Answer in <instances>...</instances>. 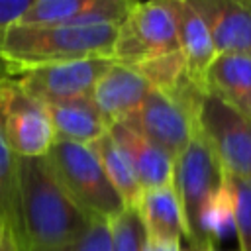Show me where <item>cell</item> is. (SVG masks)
<instances>
[{"label": "cell", "instance_id": "obj_1", "mask_svg": "<svg viewBox=\"0 0 251 251\" xmlns=\"http://www.w3.org/2000/svg\"><path fill=\"white\" fill-rule=\"evenodd\" d=\"M18 241L22 251H41L69 243L96 222L61 186L47 157H16Z\"/></svg>", "mask_w": 251, "mask_h": 251}, {"label": "cell", "instance_id": "obj_2", "mask_svg": "<svg viewBox=\"0 0 251 251\" xmlns=\"http://www.w3.org/2000/svg\"><path fill=\"white\" fill-rule=\"evenodd\" d=\"M118 27L116 24L45 27L14 24L0 41V59L8 76L51 63L88 57L114 59Z\"/></svg>", "mask_w": 251, "mask_h": 251}, {"label": "cell", "instance_id": "obj_3", "mask_svg": "<svg viewBox=\"0 0 251 251\" xmlns=\"http://www.w3.org/2000/svg\"><path fill=\"white\" fill-rule=\"evenodd\" d=\"M45 157L61 186L92 220L112 222L126 210L90 145L55 141Z\"/></svg>", "mask_w": 251, "mask_h": 251}, {"label": "cell", "instance_id": "obj_4", "mask_svg": "<svg viewBox=\"0 0 251 251\" xmlns=\"http://www.w3.org/2000/svg\"><path fill=\"white\" fill-rule=\"evenodd\" d=\"M178 51L176 22L169 0L133 2L129 14L118 27L114 61L137 67L145 61Z\"/></svg>", "mask_w": 251, "mask_h": 251}, {"label": "cell", "instance_id": "obj_5", "mask_svg": "<svg viewBox=\"0 0 251 251\" xmlns=\"http://www.w3.org/2000/svg\"><path fill=\"white\" fill-rule=\"evenodd\" d=\"M224 180V171L212 153L210 145L200 131L194 133L186 149L175 159V190L180 200L188 229V245L202 249L204 241L200 237V214L212 194L220 188Z\"/></svg>", "mask_w": 251, "mask_h": 251}, {"label": "cell", "instance_id": "obj_6", "mask_svg": "<svg viewBox=\"0 0 251 251\" xmlns=\"http://www.w3.org/2000/svg\"><path fill=\"white\" fill-rule=\"evenodd\" d=\"M0 133L16 157H45L55 143L53 124L41 102L12 76L0 78Z\"/></svg>", "mask_w": 251, "mask_h": 251}, {"label": "cell", "instance_id": "obj_7", "mask_svg": "<svg viewBox=\"0 0 251 251\" xmlns=\"http://www.w3.org/2000/svg\"><path fill=\"white\" fill-rule=\"evenodd\" d=\"M198 131L226 175L251 180V122L247 118L206 92L198 110Z\"/></svg>", "mask_w": 251, "mask_h": 251}, {"label": "cell", "instance_id": "obj_8", "mask_svg": "<svg viewBox=\"0 0 251 251\" xmlns=\"http://www.w3.org/2000/svg\"><path fill=\"white\" fill-rule=\"evenodd\" d=\"M114 59L88 57L33 67L16 76V84L41 104H59L78 98H92L94 86L112 67Z\"/></svg>", "mask_w": 251, "mask_h": 251}, {"label": "cell", "instance_id": "obj_9", "mask_svg": "<svg viewBox=\"0 0 251 251\" xmlns=\"http://www.w3.org/2000/svg\"><path fill=\"white\" fill-rule=\"evenodd\" d=\"M124 124L176 159L198 131V110L176 96L153 88Z\"/></svg>", "mask_w": 251, "mask_h": 251}, {"label": "cell", "instance_id": "obj_10", "mask_svg": "<svg viewBox=\"0 0 251 251\" xmlns=\"http://www.w3.org/2000/svg\"><path fill=\"white\" fill-rule=\"evenodd\" d=\"M131 0H35L18 24L45 25H120L129 14Z\"/></svg>", "mask_w": 251, "mask_h": 251}, {"label": "cell", "instance_id": "obj_11", "mask_svg": "<svg viewBox=\"0 0 251 251\" xmlns=\"http://www.w3.org/2000/svg\"><path fill=\"white\" fill-rule=\"evenodd\" d=\"M218 55L251 57V0H190Z\"/></svg>", "mask_w": 251, "mask_h": 251}, {"label": "cell", "instance_id": "obj_12", "mask_svg": "<svg viewBox=\"0 0 251 251\" xmlns=\"http://www.w3.org/2000/svg\"><path fill=\"white\" fill-rule=\"evenodd\" d=\"M153 86L135 69L114 61L92 92V102L108 126L126 122L149 96Z\"/></svg>", "mask_w": 251, "mask_h": 251}, {"label": "cell", "instance_id": "obj_13", "mask_svg": "<svg viewBox=\"0 0 251 251\" xmlns=\"http://www.w3.org/2000/svg\"><path fill=\"white\" fill-rule=\"evenodd\" d=\"M108 133L116 141V145L126 155L137 182L143 192L163 186H173L175 182V159L165 153L161 147L153 145L133 127L124 122L112 124Z\"/></svg>", "mask_w": 251, "mask_h": 251}, {"label": "cell", "instance_id": "obj_14", "mask_svg": "<svg viewBox=\"0 0 251 251\" xmlns=\"http://www.w3.org/2000/svg\"><path fill=\"white\" fill-rule=\"evenodd\" d=\"M169 6L176 22L178 47L184 59L186 75L194 84L206 90V73L218 55L210 31L200 14L192 8L190 0H169Z\"/></svg>", "mask_w": 251, "mask_h": 251}, {"label": "cell", "instance_id": "obj_15", "mask_svg": "<svg viewBox=\"0 0 251 251\" xmlns=\"http://www.w3.org/2000/svg\"><path fill=\"white\" fill-rule=\"evenodd\" d=\"M43 106L53 124L55 141L90 145L98 137H102L110 127L92 98H78Z\"/></svg>", "mask_w": 251, "mask_h": 251}, {"label": "cell", "instance_id": "obj_16", "mask_svg": "<svg viewBox=\"0 0 251 251\" xmlns=\"http://www.w3.org/2000/svg\"><path fill=\"white\" fill-rule=\"evenodd\" d=\"M206 90L251 122V57L216 55L206 73Z\"/></svg>", "mask_w": 251, "mask_h": 251}, {"label": "cell", "instance_id": "obj_17", "mask_svg": "<svg viewBox=\"0 0 251 251\" xmlns=\"http://www.w3.org/2000/svg\"><path fill=\"white\" fill-rule=\"evenodd\" d=\"M137 214L147 237L167 241H180L182 237L188 239L184 214L175 186L145 190L139 200Z\"/></svg>", "mask_w": 251, "mask_h": 251}, {"label": "cell", "instance_id": "obj_18", "mask_svg": "<svg viewBox=\"0 0 251 251\" xmlns=\"http://www.w3.org/2000/svg\"><path fill=\"white\" fill-rule=\"evenodd\" d=\"M90 147L98 155V159L102 163V169H104L106 176L110 178L112 186L116 188V192L120 194L124 206L127 210H137L139 200L143 196V188L137 182L126 155L116 145L112 135L106 131L102 137H98L94 143H90Z\"/></svg>", "mask_w": 251, "mask_h": 251}, {"label": "cell", "instance_id": "obj_19", "mask_svg": "<svg viewBox=\"0 0 251 251\" xmlns=\"http://www.w3.org/2000/svg\"><path fill=\"white\" fill-rule=\"evenodd\" d=\"M235 235V222H233V196L224 173V180L220 188L212 194L200 214V237L206 243L222 241L226 237Z\"/></svg>", "mask_w": 251, "mask_h": 251}, {"label": "cell", "instance_id": "obj_20", "mask_svg": "<svg viewBox=\"0 0 251 251\" xmlns=\"http://www.w3.org/2000/svg\"><path fill=\"white\" fill-rule=\"evenodd\" d=\"M0 222H4L18 237V173L16 155L0 133Z\"/></svg>", "mask_w": 251, "mask_h": 251}, {"label": "cell", "instance_id": "obj_21", "mask_svg": "<svg viewBox=\"0 0 251 251\" xmlns=\"http://www.w3.org/2000/svg\"><path fill=\"white\" fill-rule=\"evenodd\" d=\"M108 226L112 231V251H143L147 233L137 210L126 208Z\"/></svg>", "mask_w": 251, "mask_h": 251}, {"label": "cell", "instance_id": "obj_22", "mask_svg": "<svg viewBox=\"0 0 251 251\" xmlns=\"http://www.w3.org/2000/svg\"><path fill=\"white\" fill-rule=\"evenodd\" d=\"M227 176L233 196V222L239 251H251V180Z\"/></svg>", "mask_w": 251, "mask_h": 251}, {"label": "cell", "instance_id": "obj_23", "mask_svg": "<svg viewBox=\"0 0 251 251\" xmlns=\"http://www.w3.org/2000/svg\"><path fill=\"white\" fill-rule=\"evenodd\" d=\"M41 251H112V231L108 222L96 220L86 233H82L80 237L51 247V249H41Z\"/></svg>", "mask_w": 251, "mask_h": 251}, {"label": "cell", "instance_id": "obj_24", "mask_svg": "<svg viewBox=\"0 0 251 251\" xmlns=\"http://www.w3.org/2000/svg\"><path fill=\"white\" fill-rule=\"evenodd\" d=\"M29 4H31L29 0H0V41L6 33V29L20 22V18L25 14ZM6 76H8V73L0 59V78H6Z\"/></svg>", "mask_w": 251, "mask_h": 251}, {"label": "cell", "instance_id": "obj_25", "mask_svg": "<svg viewBox=\"0 0 251 251\" xmlns=\"http://www.w3.org/2000/svg\"><path fill=\"white\" fill-rule=\"evenodd\" d=\"M143 251H182V247H180V241H167V239L147 237Z\"/></svg>", "mask_w": 251, "mask_h": 251}, {"label": "cell", "instance_id": "obj_26", "mask_svg": "<svg viewBox=\"0 0 251 251\" xmlns=\"http://www.w3.org/2000/svg\"><path fill=\"white\" fill-rule=\"evenodd\" d=\"M0 251H22L16 233H14L8 226H4L2 235H0Z\"/></svg>", "mask_w": 251, "mask_h": 251}, {"label": "cell", "instance_id": "obj_27", "mask_svg": "<svg viewBox=\"0 0 251 251\" xmlns=\"http://www.w3.org/2000/svg\"><path fill=\"white\" fill-rule=\"evenodd\" d=\"M202 251H220V249H218L214 243H206V245L202 247Z\"/></svg>", "mask_w": 251, "mask_h": 251}, {"label": "cell", "instance_id": "obj_28", "mask_svg": "<svg viewBox=\"0 0 251 251\" xmlns=\"http://www.w3.org/2000/svg\"><path fill=\"white\" fill-rule=\"evenodd\" d=\"M182 251H202V249H196V247H190V245H188V247H186V249H182Z\"/></svg>", "mask_w": 251, "mask_h": 251}, {"label": "cell", "instance_id": "obj_29", "mask_svg": "<svg viewBox=\"0 0 251 251\" xmlns=\"http://www.w3.org/2000/svg\"><path fill=\"white\" fill-rule=\"evenodd\" d=\"M4 226H6V224H4V222H0V235H2V229H4Z\"/></svg>", "mask_w": 251, "mask_h": 251}]
</instances>
